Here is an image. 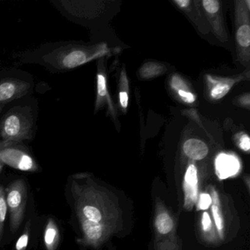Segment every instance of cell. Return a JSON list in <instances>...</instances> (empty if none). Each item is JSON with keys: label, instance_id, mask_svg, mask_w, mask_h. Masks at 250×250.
I'll use <instances>...</instances> for the list:
<instances>
[{"label": "cell", "instance_id": "obj_6", "mask_svg": "<svg viewBox=\"0 0 250 250\" xmlns=\"http://www.w3.org/2000/svg\"><path fill=\"white\" fill-rule=\"evenodd\" d=\"M27 87L23 82L6 80L0 83V104L6 103L25 93Z\"/></svg>", "mask_w": 250, "mask_h": 250}, {"label": "cell", "instance_id": "obj_8", "mask_svg": "<svg viewBox=\"0 0 250 250\" xmlns=\"http://www.w3.org/2000/svg\"><path fill=\"white\" fill-rule=\"evenodd\" d=\"M60 231L54 219H49L44 232V245L46 250H56L59 245Z\"/></svg>", "mask_w": 250, "mask_h": 250}, {"label": "cell", "instance_id": "obj_1", "mask_svg": "<svg viewBox=\"0 0 250 250\" xmlns=\"http://www.w3.org/2000/svg\"><path fill=\"white\" fill-rule=\"evenodd\" d=\"M104 52L102 47L90 49L79 46H62L49 54L46 61L59 69L71 70L102 56Z\"/></svg>", "mask_w": 250, "mask_h": 250}, {"label": "cell", "instance_id": "obj_14", "mask_svg": "<svg viewBox=\"0 0 250 250\" xmlns=\"http://www.w3.org/2000/svg\"><path fill=\"white\" fill-rule=\"evenodd\" d=\"M30 221L26 224L25 229L22 235L20 237L17 244H16V250H26L28 245L29 238H30Z\"/></svg>", "mask_w": 250, "mask_h": 250}, {"label": "cell", "instance_id": "obj_13", "mask_svg": "<svg viewBox=\"0 0 250 250\" xmlns=\"http://www.w3.org/2000/svg\"><path fill=\"white\" fill-rule=\"evenodd\" d=\"M8 206H7L6 197H5V188L0 186V225L3 228L4 222L6 219Z\"/></svg>", "mask_w": 250, "mask_h": 250}, {"label": "cell", "instance_id": "obj_22", "mask_svg": "<svg viewBox=\"0 0 250 250\" xmlns=\"http://www.w3.org/2000/svg\"><path fill=\"white\" fill-rule=\"evenodd\" d=\"M202 223H203V230L208 231L210 229V227H211V221H210V216H209V215L207 213H203Z\"/></svg>", "mask_w": 250, "mask_h": 250}, {"label": "cell", "instance_id": "obj_9", "mask_svg": "<svg viewBox=\"0 0 250 250\" xmlns=\"http://www.w3.org/2000/svg\"><path fill=\"white\" fill-rule=\"evenodd\" d=\"M82 228L84 239L90 243H96L103 235V227L99 222L89 220H81Z\"/></svg>", "mask_w": 250, "mask_h": 250}, {"label": "cell", "instance_id": "obj_24", "mask_svg": "<svg viewBox=\"0 0 250 250\" xmlns=\"http://www.w3.org/2000/svg\"><path fill=\"white\" fill-rule=\"evenodd\" d=\"M175 3L181 8H187L190 4L189 0H175Z\"/></svg>", "mask_w": 250, "mask_h": 250}, {"label": "cell", "instance_id": "obj_17", "mask_svg": "<svg viewBox=\"0 0 250 250\" xmlns=\"http://www.w3.org/2000/svg\"><path fill=\"white\" fill-rule=\"evenodd\" d=\"M203 5L205 10L209 14H216L219 9V2L217 0H204Z\"/></svg>", "mask_w": 250, "mask_h": 250}, {"label": "cell", "instance_id": "obj_5", "mask_svg": "<svg viewBox=\"0 0 250 250\" xmlns=\"http://www.w3.org/2000/svg\"><path fill=\"white\" fill-rule=\"evenodd\" d=\"M216 172L220 179H225L235 175L239 171L240 162L232 155L220 153L215 162Z\"/></svg>", "mask_w": 250, "mask_h": 250}, {"label": "cell", "instance_id": "obj_27", "mask_svg": "<svg viewBox=\"0 0 250 250\" xmlns=\"http://www.w3.org/2000/svg\"><path fill=\"white\" fill-rule=\"evenodd\" d=\"M250 0H247V7H248V8H250Z\"/></svg>", "mask_w": 250, "mask_h": 250}, {"label": "cell", "instance_id": "obj_26", "mask_svg": "<svg viewBox=\"0 0 250 250\" xmlns=\"http://www.w3.org/2000/svg\"><path fill=\"white\" fill-rule=\"evenodd\" d=\"M2 228L0 225V240H1V238H2Z\"/></svg>", "mask_w": 250, "mask_h": 250}, {"label": "cell", "instance_id": "obj_3", "mask_svg": "<svg viewBox=\"0 0 250 250\" xmlns=\"http://www.w3.org/2000/svg\"><path fill=\"white\" fill-rule=\"evenodd\" d=\"M0 160L11 167L25 172H36L38 165L29 153L10 143H0Z\"/></svg>", "mask_w": 250, "mask_h": 250}, {"label": "cell", "instance_id": "obj_11", "mask_svg": "<svg viewBox=\"0 0 250 250\" xmlns=\"http://www.w3.org/2000/svg\"><path fill=\"white\" fill-rule=\"evenodd\" d=\"M236 39L240 46L249 47L250 45V27L248 24L241 25L237 30Z\"/></svg>", "mask_w": 250, "mask_h": 250}, {"label": "cell", "instance_id": "obj_18", "mask_svg": "<svg viewBox=\"0 0 250 250\" xmlns=\"http://www.w3.org/2000/svg\"><path fill=\"white\" fill-rule=\"evenodd\" d=\"M219 205L213 204V206H212V213H213L216 228L219 231H222L224 228L223 220H222V216H221L220 211H219Z\"/></svg>", "mask_w": 250, "mask_h": 250}, {"label": "cell", "instance_id": "obj_15", "mask_svg": "<svg viewBox=\"0 0 250 250\" xmlns=\"http://www.w3.org/2000/svg\"><path fill=\"white\" fill-rule=\"evenodd\" d=\"M184 184L192 187H197L198 178H197V171L195 166L189 165L184 177Z\"/></svg>", "mask_w": 250, "mask_h": 250}, {"label": "cell", "instance_id": "obj_20", "mask_svg": "<svg viewBox=\"0 0 250 250\" xmlns=\"http://www.w3.org/2000/svg\"><path fill=\"white\" fill-rule=\"evenodd\" d=\"M212 204L211 197L208 194H201L199 200V209L206 210Z\"/></svg>", "mask_w": 250, "mask_h": 250}, {"label": "cell", "instance_id": "obj_19", "mask_svg": "<svg viewBox=\"0 0 250 250\" xmlns=\"http://www.w3.org/2000/svg\"><path fill=\"white\" fill-rule=\"evenodd\" d=\"M176 91L179 97L186 103L191 104L195 101V96L191 92L188 91L187 89L178 90Z\"/></svg>", "mask_w": 250, "mask_h": 250}, {"label": "cell", "instance_id": "obj_16", "mask_svg": "<svg viewBox=\"0 0 250 250\" xmlns=\"http://www.w3.org/2000/svg\"><path fill=\"white\" fill-rule=\"evenodd\" d=\"M107 93L106 88V81L104 76L99 74L97 76V93L99 97H104Z\"/></svg>", "mask_w": 250, "mask_h": 250}, {"label": "cell", "instance_id": "obj_4", "mask_svg": "<svg viewBox=\"0 0 250 250\" xmlns=\"http://www.w3.org/2000/svg\"><path fill=\"white\" fill-rule=\"evenodd\" d=\"M28 131L27 121L20 114H10L1 124V134L7 143L24 140Z\"/></svg>", "mask_w": 250, "mask_h": 250}, {"label": "cell", "instance_id": "obj_10", "mask_svg": "<svg viewBox=\"0 0 250 250\" xmlns=\"http://www.w3.org/2000/svg\"><path fill=\"white\" fill-rule=\"evenodd\" d=\"M156 228L160 233L167 234L172 230L173 222L169 214L166 213H161L156 218Z\"/></svg>", "mask_w": 250, "mask_h": 250}, {"label": "cell", "instance_id": "obj_12", "mask_svg": "<svg viewBox=\"0 0 250 250\" xmlns=\"http://www.w3.org/2000/svg\"><path fill=\"white\" fill-rule=\"evenodd\" d=\"M229 89H230V84L223 82H219L212 87L210 90V96L216 100L222 99L229 92Z\"/></svg>", "mask_w": 250, "mask_h": 250}, {"label": "cell", "instance_id": "obj_2", "mask_svg": "<svg viewBox=\"0 0 250 250\" xmlns=\"http://www.w3.org/2000/svg\"><path fill=\"white\" fill-rule=\"evenodd\" d=\"M27 200V188L24 180H16L7 190V206L10 211V227L14 233L20 228L24 213Z\"/></svg>", "mask_w": 250, "mask_h": 250}, {"label": "cell", "instance_id": "obj_7", "mask_svg": "<svg viewBox=\"0 0 250 250\" xmlns=\"http://www.w3.org/2000/svg\"><path fill=\"white\" fill-rule=\"evenodd\" d=\"M184 151L187 156L194 160H201L207 156L208 148L206 143L197 139L187 140L184 145Z\"/></svg>", "mask_w": 250, "mask_h": 250}, {"label": "cell", "instance_id": "obj_25", "mask_svg": "<svg viewBox=\"0 0 250 250\" xmlns=\"http://www.w3.org/2000/svg\"><path fill=\"white\" fill-rule=\"evenodd\" d=\"M2 168H3V163L0 160V172L2 170Z\"/></svg>", "mask_w": 250, "mask_h": 250}, {"label": "cell", "instance_id": "obj_23", "mask_svg": "<svg viewBox=\"0 0 250 250\" xmlns=\"http://www.w3.org/2000/svg\"><path fill=\"white\" fill-rule=\"evenodd\" d=\"M120 103H121V106L124 109L128 106V96L125 92H121L120 93Z\"/></svg>", "mask_w": 250, "mask_h": 250}, {"label": "cell", "instance_id": "obj_21", "mask_svg": "<svg viewBox=\"0 0 250 250\" xmlns=\"http://www.w3.org/2000/svg\"><path fill=\"white\" fill-rule=\"evenodd\" d=\"M239 146L244 151H249L250 149V137L247 134H244L240 138Z\"/></svg>", "mask_w": 250, "mask_h": 250}]
</instances>
